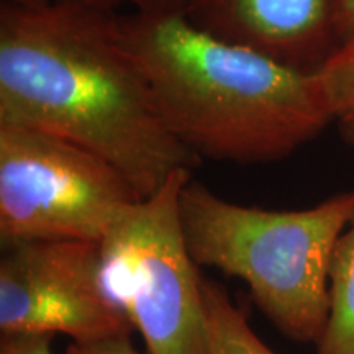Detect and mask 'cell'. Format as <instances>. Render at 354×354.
Segmentation results:
<instances>
[{"instance_id":"cell-1","label":"cell","mask_w":354,"mask_h":354,"mask_svg":"<svg viewBox=\"0 0 354 354\" xmlns=\"http://www.w3.org/2000/svg\"><path fill=\"white\" fill-rule=\"evenodd\" d=\"M115 19L55 0L3 2L0 123L50 133L99 154L145 198L202 159L162 123Z\"/></svg>"},{"instance_id":"cell-2","label":"cell","mask_w":354,"mask_h":354,"mask_svg":"<svg viewBox=\"0 0 354 354\" xmlns=\"http://www.w3.org/2000/svg\"><path fill=\"white\" fill-rule=\"evenodd\" d=\"M115 20L162 123L201 159L281 161L333 123L315 71L215 37L183 10Z\"/></svg>"},{"instance_id":"cell-3","label":"cell","mask_w":354,"mask_h":354,"mask_svg":"<svg viewBox=\"0 0 354 354\" xmlns=\"http://www.w3.org/2000/svg\"><path fill=\"white\" fill-rule=\"evenodd\" d=\"M180 216L197 266L245 281L263 315L292 342H320L331 261L354 218V190L310 209L266 210L225 201L190 179L180 192Z\"/></svg>"},{"instance_id":"cell-4","label":"cell","mask_w":354,"mask_h":354,"mask_svg":"<svg viewBox=\"0 0 354 354\" xmlns=\"http://www.w3.org/2000/svg\"><path fill=\"white\" fill-rule=\"evenodd\" d=\"M180 169L112 225L100 248V277L148 354H207L202 277L185 241Z\"/></svg>"},{"instance_id":"cell-5","label":"cell","mask_w":354,"mask_h":354,"mask_svg":"<svg viewBox=\"0 0 354 354\" xmlns=\"http://www.w3.org/2000/svg\"><path fill=\"white\" fill-rule=\"evenodd\" d=\"M140 196L117 167L33 128L0 123V243H100Z\"/></svg>"},{"instance_id":"cell-6","label":"cell","mask_w":354,"mask_h":354,"mask_svg":"<svg viewBox=\"0 0 354 354\" xmlns=\"http://www.w3.org/2000/svg\"><path fill=\"white\" fill-rule=\"evenodd\" d=\"M0 333L73 342L131 333L100 277L99 243L28 241L2 248Z\"/></svg>"},{"instance_id":"cell-7","label":"cell","mask_w":354,"mask_h":354,"mask_svg":"<svg viewBox=\"0 0 354 354\" xmlns=\"http://www.w3.org/2000/svg\"><path fill=\"white\" fill-rule=\"evenodd\" d=\"M183 13L215 37L315 71L336 48L333 0H183Z\"/></svg>"},{"instance_id":"cell-8","label":"cell","mask_w":354,"mask_h":354,"mask_svg":"<svg viewBox=\"0 0 354 354\" xmlns=\"http://www.w3.org/2000/svg\"><path fill=\"white\" fill-rule=\"evenodd\" d=\"M317 354H354V218L336 243L330 269V313Z\"/></svg>"},{"instance_id":"cell-9","label":"cell","mask_w":354,"mask_h":354,"mask_svg":"<svg viewBox=\"0 0 354 354\" xmlns=\"http://www.w3.org/2000/svg\"><path fill=\"white\" fill-rule=\"evenodd\" d=\"M207 354H276L254 333L225 287L202 279Z\"/></svg>"},{"instance_id":"cell-10","label":"cell","mask_w":354,"mask_h":354,"mask_svg":"<svg viewBox=\"0 0 354 354\" xmlns=\"http://www.w3.org/2000/svg\"><path fill=\"white\" fill-rule=\"evenodd\" d=\"M315 73L333 123L346 143L354 146V35L336 44Z\"/></svg>"},{"instance_id":"cell-11","label":"cell","mask_w":354,"mask_h":354,"mask_svg":"<svg viewBox=\"0 0 354 354\" xmlns=\"http://www.w3.org/2000/svg\"><path fill=\"white\" fill-rule=\"evenodd\" d=\"M48 2H51V0H48ZM55 2L91 8V10L102 13H112V15H118V12L123 8L127 13L183 10V0H55Z\"/></svg>"},{"instance_id":"cell-12","label":"cell","mask_w":354,"mask_h":354,"mask_svg":"<svg viewBox=\"0 0 354 354\" xmlns=\"http://www.w3.org/2000/svg\"><path fill=\"white\" fill-rule=\"evenodd\" d=\"M66 354H141L133 346L131 333L104 336V338L73 342Z\"/></svg>"},{"instance_id":"cell-13","label":"cell","mask_w":354,"mask_h":354,"mask_svg":"<svg viewBox=\"0 0 354 354\" xmlns=\"http://www.w3.org/2000/svg\"><path fill=\"white\" fill-rule=\"evenodd\" d=\"M55 336L17 335L2 336L0 354H53L51 344Z\"/></svg>"},{"instance_id":"cell-14","label":"cell","mask_w":354,"mask_h":354,"mask_svg":"<svg viewBox=\"0 0 354 354\" xmlns=\"http://www.w3.org/2000/svg\"><path fill=\"white\" fill-rule=\"evenodd\" d=\"M333 30L336 44L354 35V0H333Z\"/></svg>"},{"instance_id":"cell-15","label":"cell","mask_w":354,"mask_h":354,"mask_svg":"<svg viewBox=\"0 0 354 354\" xmlns=\"http://www.w3.org/2000/svg\"><path fill=\"white\" fill-rule=\"evenodd\" d=\"M3 2H13V3H26V6H33V3H44L48 0H3Z\"/></svg>"}]
</instances>
